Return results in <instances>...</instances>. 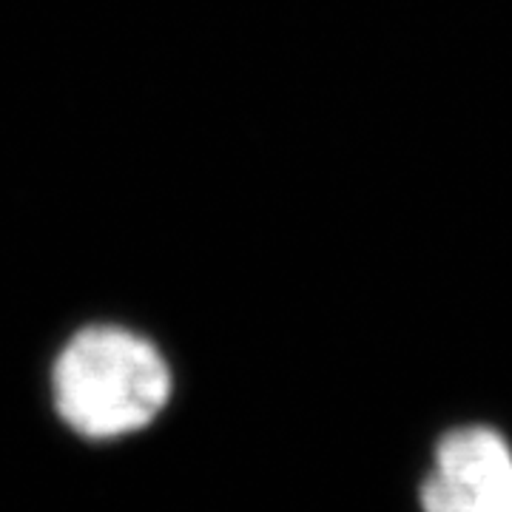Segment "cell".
Here are the masks:
<instances>
[{
    "label": "cell",
    "mask_w": 512,
    "mask_h": 512,
    "mask_svg": "<svg viewBox=\"0 0 512 512\" xmlns=\"http://www.w3.org/2000/svg\"><path fill=\"white\" fill-rule=\"evenodd\" d=\"M46 407L77 444L109 450L157 430L180 393L163 342L120 316L83 319L60 336L43 373Z\"/></svg>",
    "instance_id": "1"
},
{
    "label": "cell",
    "mask_w": 512,
    "mask_h": 512,
    "mask_svg": "<svg viewBox=\"0 0 512 512\" xmlns=\"http://www.w3.org/2000/svg\"><path fill=\"white\" fill-rule=\"evenodd\" d=\"M410 498L416 512H512V433L490 419L441 427Z\"/></svg>",
    "instance_id": "2"
}]
</instances>
